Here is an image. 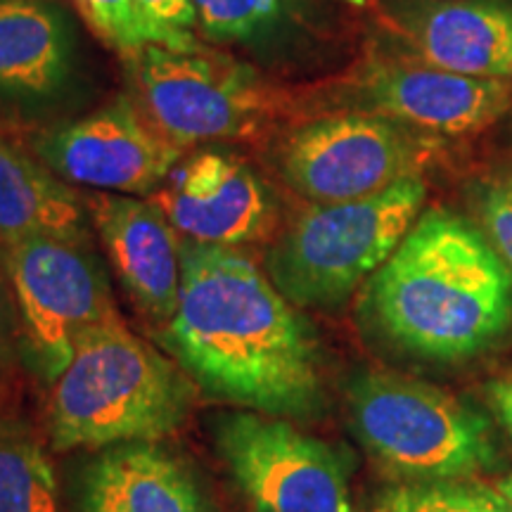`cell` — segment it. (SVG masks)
Wrapping results in <instances>:
<instances>
[{
    "mask_svg": "<svg viewBox=\"0 0 512 512\" xmlns=\"http://www.w3.org/2000/svg\"><path fill=\"white\" fill-rule=\"evenodd\" d=\"M157 339L214 399L278 418L318 411L316 335L238 247L185 240L181 297Z\"/></svg>",
    "mask_w": 512,
    "mask_h": 512,
    "instance_id": "1",
    "label": "cell"
},
{
    "mask_svg": "<svg viewBox=\"0 0 512 512\" xmlns=\"http://www.w3.org/2000/svg\"><path fill=\"white\" fill-rule=\"evenodd\" d=\"M366 309L399 349L458 361L489 349L510 328L512 273L482 230L432 209L368 280Z\"/></svg>",
    "mask_w": 512,
    "mask_h": 512,
    "instance_id": "2",
    "label": "cell"
},
{
    "mask_svg": "<svg viewBox=\"0 0 512 512\" xmlns=\"http://www.w3.org/2000/svg\"><path fill=\"white\" fill-rule=\"evenodd\" d=\"M195 396L174 358L114 320L83 332L50 384L48 432L57 451L157 441L183 425Z\"/></svg>",
    "mask_w": 512,
    "mask_h": 512,
    "instance_id": "3",
    "label": "cell"
},
{
    "mask_svg": "<svg viewBox=\"0 0 512 512\" xmlns=\"http://www.w3.org/2000/svg\"><path fill=\"white\" fill-rule=\"evenodd\" d=\"M427 200L422 176L351 202L311 204L271 242L264 271L297 309L347 302L396 252Z\"/></svg>",
    "mask_w": 512,
    "mask_h": 512,
    "instance_id": "4",
    "label": "cell"
},
{
    "mask_svg": "<svg viewBox=\"0 0 512 512\" xmlns=\"http://www.w3.org/2000/svg\"><path fill=\"white\" fill-rule=\"evenodd\" d=\"M356 439L401 482L472 479L496 460L494 430L434 384L368 370L349 384Z\"/></svg>",
    "mask_w": 512,
    "mask_h": 512,
    "instance_id": "5",
    "label": "cell"
},
{
    "mask_svg": "<svg viewBox=\"0 0 512 512\" xmlns=\"http://www.w3.org/2000/svg\"><path fill=\"white\" fill-rule=\"evenodd\" d=\"M126 62L140 107L183 150L261 136L283 110V93L254 67L200 43L190 50L147 46Z\"/></svg>",
    "mask_w": 512,
    "mask_h": 512,
    "instance_id": "6",
    "label": "cell"
},
{
    "mask_svg": "<svg viewBox=\"0 0 512 512\" xmlns=\"http://www.w3.org/2000/svg\"><path fill=\"white\" fill-rule=\"evenodd\" d=\"M31 368L53 384L83 332L124 320L88 242L27 238L0 247Z\"/></svg>",
    "mask_w": 512,
    "mask_h": 512,
    "instance_id": "7",
    "label": "cell"
},
{
    "mask_svg": "<svg viewBox=\"0 0 512 512\" xmlns=\"http://www.w3.org/2000/svg\"><path fill=\"white\" fill-rule=\"evenodd\" d=\"M434 138L373 112H337L292 128L278 145L283 181L311 204L351 202L420 176Z\"/></svg>",
    "mask_w": 512,
    "mask_h": 512,
    "instance_id": "8",
    "label": "cell"
},
{
    "mask_svg": "<svg viewBox=\"0 0 512 512\" xmlns=\"http://www.w3.org/2000/svg\"><path fill=\"white\" fill-rule=\"evenodd\" d=\"M214 439L256 512H354L342 453L287 418L240 408L216 420Z\"/></svg>",
    "mask_w": 512,
    "mask_h": 512,
    "instance_id": "9",
    "label": "cell"
},
{
    "mask_svg": "<svg viewBox=\"0 0 512 512\" xmlns=\"http://www.w3.org/2000/svg\"><path fill=\"white\" fill-rule=\"evenodd\" d=\"M34 155L69 185L150 197L185 150L159 131L133 95H119L88 117L38 133Z\"/></svg>",
    "mask_w": 512,
    "mask_h": 512,
    "instance_id": "10",
    "label": "cell"
},
{
    "mask_svg": "<svg viewBox=\"0 0 512 512\" xmlns=\"http://www.w3.org/2000/svg\"><path fill=\"white\" fill-rule=\"evenodd\" d=\"M347 98L358 112L396 119L425 136H465L508 112L512 86L508 79H475L403 57L368 62Z\"/></svg>",
    "mask_w": 512,
    "mask_h": 512,
    "instance_id": "11",
    "label": "cell"
},
{
    "mask_svg": "<svg viewBox=\"0 0 512 512\" xmlns=\"http://www.w3.org/2000/svg\"><path fill=\"white\" fill-rule=\"evenodd\" d=\"M183 240L242 247L273 238L278 207L273 192L245 159L230 152H197L178 164L147 197Z\"/></svg>",
    "mask_w": 512,
    "mask_h": 512,
    "instance_id": "12",
    "label": "cell"
},
{
    "mask_svg": "<svg viewBox=\"0 0 512 512\" xmlns=\"http://www.w3.org/2000/svg\"><path fill=\"white\" fill-rule=\"evenodd\" d=\"M83 202L131 302L155 323H169L181 297L183 235L147 197L91 192Z\"/></svg>",
    "mask_w": 512,
    "mask_h": 512,
    "instance_id": "13",
    "label": "cell"
},
{
    "mask_svg": "<svg viewBox=\"0 0 512 512\" xmlns=\"http://www.w3.org/2000/svg\"><path fill=\"white\" fill-rule=\"evenodd\" d=\"M384 19L413 60L475 79L512 76V0H392Z\"/></svg>",
    "mask_w": 512,
    "mask_h": 512,
    "instance_id": "14",
    "label": "cell"
},
{
    "mask_svg": "<svg viewBox=\"0 0 512 512\" xmlns=\"http://www.w3.org/2000/svg\"><path fill=\"white\" fill-rule=\"evenodd\" d=\"M79 512H207L192 472L155 441L105 448L86 467Z\"/></svg>",
    "mask_w": 512,
    "mask_h": 512,
    "instance_id": "15",
    "label": "cell"
},
{
    "mask_svg": "<svg viewBox=\"0 0 512 512\" xmlns=\"http://www.w3.org/2000/svg\"><path fill=\"white\" fill-rule=\"evenodd\" d=\"M86 202L0 131V247L27 238L88 242Z\"/></svg>",
    "mask_w": 512,
    "mask_h": 512,
    "instance_id": "16",
    "label": "cell"
},
{
    "mask_svg": "<svg viewBox=\"0 0 512 512\" xmlns=\"http://www.w3.org/2000/svg\"><path fill=\"white\" fill-rule=\"evenodd\" d=\"M72 57V29L55 3L0 0V93L48 98L67 83Z\"/></svg>",
    "mask_w": 512,
    "mask_h": 512,
    "instance_id": "17",
    "label": "cell"
},
{
    "mask_svg": "<svg viewBox=\"0 0 512 512\" xmlns=\"http://www.w3.org/2000/svg\"><path fill=\"white\" fill-rule=\"evenodd\" d=\"M0 512H60L46 451L12 422H0Z\"/></svg>",
    "mask_w": 512,
    "mask_h": 512,
    "instance_id": "18",
    "label": "cell"
},
{
    "mask_svg": "<svg viewBox=\"0 0 512 512\" xmlns=\"http://www.w3.org/2000/svg\"><path fill=\"white\" fill-rule=\"evenodd\" d=\"M81 17L112 50L128 60L147 46L190 50L197 46L192 31H174L147 17L138 0H74Z\"/></svg>",
    "mask_w": 512,
    "mask_h": 512,
    "instance_id": "19",
    "label": "cell"
},
{
    "mask_svg": "<svg viewBox=\"0 0 512 512\" xmlns=\"http://www.w3.org/2000/svg\"><path fill=\"white\" fill-rule=\"evenodd\" d=\"M373 512H512L498 489L472 479L399 482L387 489Z\"/></svg>",
    "mask_w": 512,
    "mask_h": 512,
    "instance_id": "20",
    "label": "cell"
},
{
    "mask_svg": "<svg viewBox=\"0 0 512 512\" xmlns=\"http://www.w3.org/2000/svg\"><path fill=\"white\" fill-rule=\"evenodd\" d=\"M197 27L211 41L235 43L264 34L278 22L285 0H192Z\"/></svg>",
    "mask_w": 512,
    "mask_h": 512,
    "instance_id": "21",
    "label": "cell"
},
{
    "mask_svg": "<svg viewBox=\"0 0 512 512\" xmlns=\"http://www.w3.org/2000/svg\"><path fill=\"white\" fill-rule=\"evenodd\" d=\"M477 214L484 238L512 273V176L479 185Z\"/></svg>",
    "mask_w": 512,
    "mask_h": 512,
    "instance_id": "22",
    "label": "cell"
},
{
    "mask_svg": "<svg viewBox=\"0 0 512 512\" xmlns=\"http://www.w3.org/2000/svg\"><path fill=\"white\" fill-rule=\"evenodd\" d=\"M17 337H19V318L12 287L3 266H0V396L8 389L12 370L17 363Z\"/></svg>",
    "mask_w": 512,
    "mask_h": 512,
    "instance_id": "23",
    "label": "cell"
},
{
    "mask_svg": "<svg viewBox=\"0 0 512 512\" xmlns=\"http://www.w3.org/2000/svg\"><path fill=\"white\" fill-rule=\"evenodd\" d=\"M138 3L147 17H152L166 29L192 31V27H197L192 0H138Z\"/></svg>",
    "mask_w": 512,
    "mask_h": 512,
    "instance_id": "24",
    "label": "cell"
},
{
    "mask_svg": "<svg viewBox=\"0 0 512 512\" xmlns=\"http://www.w3.org/2000/svg\"><path fill=\"white\" fill-rule=\"evenodd\" d=\"M489 394L491 406H494L498 420H501L505 432H508L512 439V377H503V380L491 384Z\"/></svg>",
    "mask_w": 512,
    "mask_h": 512,
    "instance_id": "25",
    "label": "cell"
},
{
    "mask_svg": "<svg viewBox=\"0 0 512 512\" xmlns=\"http://www.w3.org/2000/svg\"><path fill=\"white\" fill-rule=\"evenodd\" d=\"M498 491H501V494L508 498V501L512 503V475L510 477H505L501 484H498Z\"/></svg>",
    "mask_w": 512,
    "mask_h": 512,
    "instance_id": "26",
    "label": "cell"
},
{
    "mask_svg": "<svg viewBox=\"0 0 512 512\" xmlns=\"http://www.w3.org/2000/svg\"><path fill=\"white\" fill-rule=\"evenodd\" d=\"M510 79H512V76H510Z\"/></svg>",
    "mask_w": 512,
    "mask_h": 512,
    "instance_id": "27",
    "label": "cell"
}]
</instances>
